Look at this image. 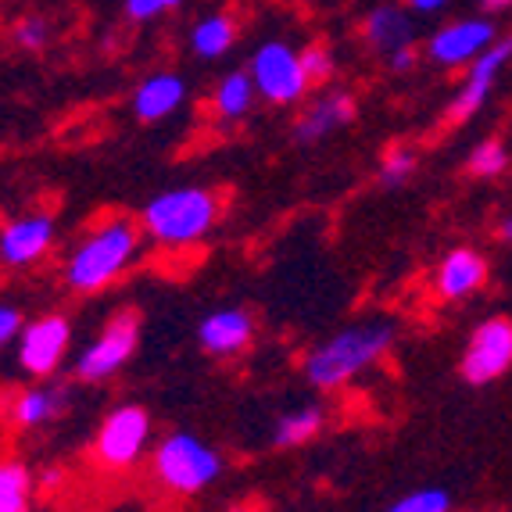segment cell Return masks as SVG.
<instances>
[{"label":"cell","instance_id":"obj_1","mask_svg":"<svg viewBox=\"0 0 512 512\" xmlns=\"http://www.w3.org/2000/svg\"><path fill=\"white\" fill-rule=\"evenodd\" d=\"M398 330L402 326L394 323L391 316L355 319V323L323 337L319 344H312L305 351V359H301V373L316 391H341V387L359 380L366 369H373L376 362L384 359L387 351L394 348V341H398Z\"/></svg>","mask_w":512,"mask_h":512},{"label":"cell","instance_id":"obj_2","mask_svg":"<svg viewBox=\"0 0 512 512\" xmlns=\"http://www.w3.org/2000/svg\"><path fill=\"white\" fill-rule=\"evenodd\" d=\"M144 230L137 219L108 215L72 244L61 262V283L72 294H101L122 280V276L144 255Z\"/></svg>","mask_w":512,"mask_h":512},{"label":"cell","instance_id":"obj_3","mask_svg":"<svg viewBox=\"0 0 512 512\" xmlns=\"http://www.w3.org/2000/svg\"><path fill=\"white\" fill-rule=\"evenodd\" d=\"M219 219L222 197L212 187H194V183L158 190L154 197H147L137 215L144 237L162 251L194 248V244L212 237Z\"/></svg>","mask_w":512,"mask_h":512},{"label":"cell","instance_id":"obj_4","mask_svg":"<svg viewBox=\"0 0 512 512\" xmlns=\"http://www.w3.org/2000/svg\"><path fill=\"white\" fill-rule=\"evenodd\" d=\"M151 473L154 480L172 491V495L194 498L201 491L215 484L226 470V459L215 444H208L205 437H197L194 430H169L154 441L151 455Z\"/></svg>","mask_w":512,"mask_h":512},{"label":"cell","instance_id":"obj_5","mask_svg":"<svg viewBox=\"0 0 512 512\" xmlns=\"http://www.w3.org/2000/svg\"><path fill=\"white\" fill-rule=\"evenodd\" d=\"M154 448V423L151 412L137 402H122L115 409L104 412L101 427L90 444L94 466L104 473H126L137 470L140 462L151 455Z\"/></svg>","mask_w":512,"mask_h":512},{"label":"cell","instance_id":"obj_6","mask_svg":"<svg viewBox=\"0 0 512 512\" xmlns=\"http://www.w3.org/2000/svg\"><path fill=\"white\" fill-rule=\"evenodd\" d=\"M140 330H144L140 312L119 308V312L104 319L101 330L72 355V376H76L79 384H94V387L115 380V376L133 362V355H137Z\"/></svg>","mask_w":512,"mask_h":512},{"label":"cell","instance_id":"obj_7","mask_svg":"<svg viewBox=\"0 0 512 512\" xmlns=\"http://www.w3.org/2000/svg\"><path fill=\"white\" fill-rule=\"evenodd\" d=\"M248 72L255 79L258 101L273 104V108H294L308 97L312 83H308L305 61L301 51L287 40H262L255 54L248 58Z\"/></svg>","mask_w":512,"mask_h":512},{"label":"cell","instance_id":"obj_8","mask_svg":"<svg viewBox=\"0 0 512 512\" xmlns=\"http://www.w3.org/2000/svg\"><path fill=\"white\" fill-rule=\"evenodd\" d=\"M72 344H76L72 319L65 312H43V316L29 319L22 337H18L15 344L18 369L26 376H33V380H51L72 355Z\"/></svg>","mask_w":512,"mask_h":512},{"label":"cell","instance_id":"obj_9","mask_svg":"<svg viewBox=\"0 0 512 512\" xmlns=\"http://www.w3.org/2000/svg\"><path fill=\"white\" fill-rule=\"evenodd\" d=\"M512 369V319L491 316L470 333L459 359V373L466 384L484 387Z\"/></svg>","mask_w":512,"mask_h":512},{"label":"cell","instance_id":"obj_10","mask_svg":"<svg viewBox=\"0 0 512 512\" xmlns=\"http://www.w3.org/2000/svg\"><path fill=\"white\" fill-rule=\"evenodd\" d=\"M495 40L498 29L491 18H459V22H444L441 29H434L423 43V54L437 69H470Z\"/></svg>","mask_w":512,"mask_h":512},{"label":"cell","instance_id":"obj_11","mask_svg":"<svg viewBox=\"0 0 512 512\" xmlns=\"http://www.w3.org/2000/svg\"><path fill=\"white\" fill-rule=\"evenodd\" d=\"M58 244V219L51 212H26L0 226V269H29Z\"/></svg>","mask_w":512,"mask_h":512},{"label":"cell","instance_id":"obj_12","mask_svg":"<svg viewBox=\"0 0 512 512\" xmlns=\"http://www.w3.org/2000/svg\"><path fill=\"white\" fill-rule=\"evenodd\" d=\"M509 61H512V36H498V40L473 61L470 69H466V79H462L452 104H448V122H455V126L470 122L487 104V97H491V90H495L498 76L505 72Z\"/></svg>","mask_w":512,"mask_h":512},{"label":"cell","instance_id":"obj_13","mask_svg":"<svg viewBox=\"0 0 512 512\" xmlns=\"http://www.w3.org/2000/svg\"><path fill=\"white\" fill-rule=\"evenodd\" d=\"M255 316L240 305H219L208 308L205 316L197 319V344L212 359H237L255 344Z\"/></svg>","mask_w":512,"mask_h":512},{"label":"cell","instance_id":"obj_14","mask_svg":"<svg viewBox=\"0 0 512 512\" xmlns=\"http://www.w3.org/2000/svg\"><path fill=\"white\" fill-rule=\"evenodd\" d=\"M69 409H72V384L51 376V380H36V384L22 387L11 398L8 416L15 423V430L29 434V430H43L51 427V423H58Z\"/></svg>","mask_w":512,"mask_h":512},{"label":"cell","instance_id":"obj_15","mask_svg":"<svg viewBox=\"0 0 512 512\" xmlns=\"http://www.w3.org/2000/svg\"><path fill=\"white\" fill-rule=\"evenodd\" d=\"M355 115H359L355 97H351L348 90H337V86H333V90H323V94H316L301 108V115L291 126V137H294V144H323L326 137L348 129L351 122H355Z\"/></svg>","mask_w":512,"mask_h":512},{"label":"cell","instance_id":"obj_16","mask_svg":"<svg viewBox=\"0 0 512 512\" xmlns=\"http://www.w3.org/2000/svg\"><path fill=\"white\" fill-rule=\"evenodd\" d=\"M190 83L187 76L172 69L151 72V76L140 79V86L129 97V108H133V119L144 122V126H158V122H169L176 111L187 104Z\"/></svg>","mask_w":512,"mask_h":512},{"label":"cell","instance_id":"obj_17","mask_svg":"<svg viewBox=\"0 0 512 512\" xmlns=\"http://www.w3.org/2000/svg\"><path fill=\"white\" fill-rule=\"evenodd\" d=\"M491 265L477 248H452L434 269V294L441 301H466L484 291Z\"/></svg>","mask_w":512,"mask_h":512},{"label":"cell","instance_id":"obj_18","mask_svg":"<svg viewBox=\"0 0 512 512\" xmlns=\"http://www.w3.org/2000/svg\"><path fill=\"white\" fill-rule=\"evenodd\" d=\"M362 40L373 54L380 58H391L398 51H409L416 47V22H412V11L402 4H376L373 11L362 22Z\"/></svg>","mask_w":512,"mask_h":512},{"label":"cell","instance_id":"obj_19","mask_svg":"<svg viewBox=\"0 0 512 512\" xmlns=\"http://www.w3.org/2000/svg\"><path fill=\"white\" fill-rule=\"evenodd\" d=\"M240 40V22L230 11H212V15H201L190 26V54L201 61H219L237 47Z\"/></svg>","mask_w":512,"mask_h":512},{"label":"cell","instance_id":"obj_20","mask_svg":"<svg viewBox=\"0 0 512 512\" xmlns=\"http://www.w3.org/2000/svg\"><path fill=\"white\" fill-rule=\"evenodd\" d=\"M255 101H258V90H255L251 72L230 69V72H222L212 90V115L222 126H233V122L248 119L251 111H255Z\"/></svg>","mask_w":512,"mask_h":512},{"label":"cell","instance_id":"obj_21","mask_svg":"<svg viewBox=\"0 0 512 512\" xmlns=\"http://www.w3.org/2000/svg\"><path fill=\"white\" fill-rule=\"evenodd\" d=\"M326 427V409L323 405H298V409L276 416L273 430H269V444L273 448H301V444L316 441Z\"/></svg>","mask_w":512,"mask_h":512},{"label":"cell","instance_id":"obj_22","mask_svg":"<svg viewBox=\"0 0 512 512\" xmlns=\"http://www.w3.org/2000/svg\"><path fill=\"white\" fill-rule=\"evenodd\" d=\"M36 470L18 455L0 459V512H33Z\"/></svg>","mask_w":512,"mask_h":512},{"label":"cell","instance_id":"obj_23","mask_svg":"<svg viewBox=\"0 0 512 512\" xmlns=\"http://www.w3.org/2000/svg\"><path fill=\"white\" fill-rule=\"evenodd\" d=\"M509 147L502 140H480L470 154H466V172L473 180H498L509 169Z\"/></svg>","mask_w":512,"mask_h":512},{"label":"cell","instance_id":"obj_24","mask_svg":"<svg viewBox=\"0 0 512 512\" xmlns=\"http://www.w3.org/2000/svg\"><path fill=\"white\" fill-rule=\"evenodd\" d=\"M416 169H419V154L412 151V147L398 144L380 158V172H376V180H380V187L398 190L416 176Z\"/></svg>","mask_w":512,"mask_h":512},{"label":"cell","instance_id":"obj_25","mask_svg":"<svg viewBox=\"0 0 512 512\" xmlns=\"http://www.w3.org/2000/svg\"><path fill=\"white\" fill-rule=\"evenodd\" d=\"M455 502L444 487H416L409 495H402L398 502H391L384 512H452Z\"/></svg>","mask_w":512,"mask_h":512},{"label":"cell","instance_id":"obj_26","mask_svg":"<svg viewBox=\"0 0 512 512\" xmlns=\"http://www.w3.org/2000/svg\"><path fill=\"white\" fill-rule=\"evenodd\" d=\"M11 36H15V43L22 47V51L43 54L54 40V26L43 15H26V18H18V22H15Z\"/></svg>","mask_w":512,"mask_h":512},{"label":"cell","instance_id":"obj_27","mask_svg":"<svg viewBox=\"0 0 512 512\" xmlns=\"http://www.w3.org/2000/svg\"><path fill=\"white\" fill-rule=\"evenodd\" d=\"M301 61H305L308 83L312 86H326L337 76V58H333V51L326 43H308V47H301Z\"/></svg>","mask_w":512,"mask_h":512},{"label":"cell","instance_id":"obj_28","mask_svg":"<svg viewBox=\"0 0 512 512\" xmlns=\"http://www.w3.org/2000/svg\"><path fill=\"white\" fill-rule=\"evenodd\" d=\"M187 0H122V15L137 26H147V22H158V18L180 11Z\"/></svg>","mask_w":512,"mask_h":512},{"label":"cell","instance_id":"obj_29","mask_svg":"<svg viewBox=\"0 0 512 512\" xmlns=\"http://www.w3.org/2000/svg\"><path fill=\"white\" fill-rule=\"evenodd\" d=\"M22 330H26V316H22V308L11 305V301H0V351L11 348V344H18Z\"/></svg>","mask_w":512,"mask_h":512},{"label":"cell","instance_id":"obj_30","mask_svg":"<svg viewBox=\"0 0 512 512\" xmlns=\"http://www.w3.org/2000/svg\"><path fill=\"white\" fill-rule=\"evenodd\" d=\"M387 65H391V72H412L419 65V51L416 47H409V51H398V54H391V58H387Z\"/></svg>","mask_w":512,"mask_h":512},{"label":"cell","instance_id":"obj_31","mask_svg":"<svg viewBox=\"0 0 512 512\" xmlns=\"http://www.w3.org/2000/svg\"><path fill=\"white\" fill-rule=\"evenodd\" d=\"M452 4V0H405V8L412 11V15H437V11H444Z\"/></svg>","mask_w":512,"mask_h":512},{"label":"cell","instance_id":"obj_32","mask_svg":"<svg viewBox=\"0 0 512 512\" xmlns=\"http://www.w3.org/2000/svg\"><path fill=\"white\" fill-rule=\"evenodd\" d=\"M61 480H65V473H61L58 466H54V470H40V473H36V484H40L43 491H54Z\"/></svg>","mask_w":512,"mask_h":512},{"label":"cell","instance_id":"obj_33","mask_svg":"<svg viewBox=\"0 0 512 512\" xmlns=\"http://www.w3.org/2000/svg\"><path fill=\"white\" fill-rule=\"evenodd\" d=\"M484 4V11H505V8H512V0H480Z\"/></svg>","mask_w":512,"mask_h":512},{"label":"cell","instance_id":"obj_34","mask_svg":"<svg viewBox=\"0 0 512 512\" xmlns=\"http://www.w3.org/2000/svg\"><path fill=\"white\" fill-rule=\"evenodd\" d=\"M498 237H502L505 244H512V215H509V219H502V226H498Z\"/></svg>","mask_w":512,"mask_h":512}]
</instances>
